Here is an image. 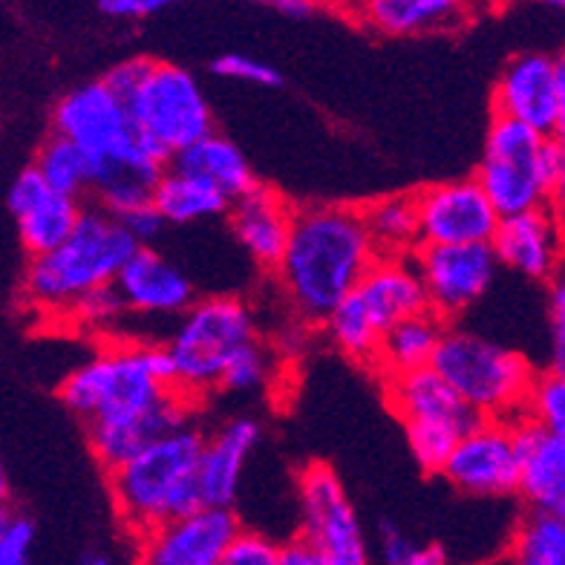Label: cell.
Here are the masks:
<instances>
[{
    "mask_svg": "<svg viewBox=\"0 0 565 565\" xmlns=\"http://www.w3.org/2000/svg\"><path fill=\"white\" fill-rule=\"evenodd\" d=\"M375 257L379 252L358 205H306L295 209L289 239L271 275L295 318L306 327H320Z\"/></svg>",
    "mask_w": 565,
    "mask_h": 565,
    "instance_id": "6da1fadb",
    "label": "cell"
},
{
    "mask_svg": "<svg viewBox=\"0 0 565 565\" xmlns=\"http://www.w3.org/2000/svg\"><path fill=\"white\" fill-rule=\"evenodd\" d=\"M61 402L84 424H121L162 413H191L173 384L164 343L113 341L61 384Z\"/></svg>",
    "mask_w": 565,
    "mask_h": 565,
    "instance_id": "7a4b0ae2",
    "label": "cell"
},
{
    "mask_svg": "<svg viewBox=\"0 0 565 565\" xmlns=\"http://www.w3.org/2000/svg\"><path fill=\"white\" fill-rule=\"evenodd\" d=\"M205 433L188 422L107 470L110 497L125 529L139 540L162 522L202 505L200 456Z\"/></svg>",
    "mask_w": 565,
    "mask_h": 565,
    "instance_id": "3957f363",
    "label": "cell"
},
{
    "mask_svg": "<svg viewBox=\"0 0 565 565\" xmlns=\"http://www.w3.org/2000/svg\"><path fill=\"white\" fill-rule=\"evenodd\" d=\"M134 252V237L119 223V216L102 205L84 209L64 243L44 254H32L23 277L26 300L44 312H70L84 291L116 280Z\"/></svg>",
    "mask_w": 565,
    "mask_h": 565,
    "instance_id": "277c9868",
    "label": "cell"
},
{
    "mask_svg": "<svg viewBox=\"0 0 565 565\" xmlns=\"http://www.w3.org/2000/svg\"><path fill=\"white\" fill-rule=\"evenodd\" d=\"M433 370L441 372L447 384L482 418L516 422L529 416L525 407L536 370L529 358L502 343L447 327L433 355Z\"/></svg>",
    "mask_w": 565,
    "mask_h": 565,
    "instance_id": "5b68a950",
    "label": "cell"
},
{
    "mask_svg": "<svg viewBox=\"0 0 565 565\" xmlns=\"http://www.w3.org/2000/svg\"><path fill=\"white\" fill-rule=\"evenodd\" d=\"M254 338H260V329L254 309L243 298L216 295L194 300L164 343L179 393L196 402L211 390H220L225 364Z\"/></svg>",
    "mask_w": 565,
    "mask_h": 565,
    "instance_id": "8992f818",
    "label": "cell"
},
{
    "mask_svg": "<svg viewBox=\"0 0 565 565\" xmlns=\"http://www.w3.org/2000/svg\"><path fill=\"white\" fill-rule=\"evenodd\" d=\"M55 134L73 139L87 153L93 173L105 164L136 162L148 168H168L171 159L136 130L125 98L102 82L75 87L61 98L53 113Z\"/></svg>",
    "mask_w": 565,
    "mask_h": 565,
    "instance_id": "52a82bcc",
    "label": "cell"
},
{
    "mask_svg": "<svg viewBox=\"0 0 565 565\" xmlns=\"http://www.w3.org/2000/svg\"><path fill=\"white\" fill-rule=\"evenodd\" d=\"M125 105L136 130L168 159L214 130V113L196 75L171 61H150V70Z\"/></svg>",
    "mask_w": 565,
    "mask_h": 565,
    "instance_id": "ba28073f",
    "label": "cell"
},
{
    "mask_svg": "<svg viewBox=\"0 0 565 565\" xmlns=\"http://www.w3.org/2000/svg\"><path fill=\"white\" fill-rule=\"evenodd\" d=\"M540 145L543 134L493 113L477 182L499 216L554 205L540 179Z\"/></svg>",
    "mask_w": 565,
    "mask_h": 565,
    "instance_id": "9c48e42d",
    "label": "cell"
},
{
    "mask_svg": "<svg viewBox=\"0 0 565 565\" xmlns=\"http://www.w3.org/2000/svg\"><path fill=\"white\" fill-rule=\"evenodd\" d=\"M300 536L327 557L329 565H364L370 559L358 513L329 465L315 461L298 479Z\"/></svg>",
    "mask_w": 565,
    "mask_h": 565,
    "instance_id": "30bf717a",
    "label": "cell"
},
{
    "mask_svg": "<svg viewBox=\"0 0 565 565\" xmlns=\"http://www.w3.org/2000/svg\"><path fill=\"white\" fill-rule=\"evenodd\" d=\"M409 257L422 277L427 309L445 323L468 312L491 289L499 268L491 243H418Z\"/></svg>",
    "mask_w": 565,
    "mask_h": 565,
    "instance_id": "8fae6325",
    "label": "cell"
},
{
    "mask_svg": "<svg viewBox=\"0 0 565 565\" xmlns=\"http://www.w3.org/2000/svg\"><path fill=\"white\" fill-rule=\"evenodd\" d=\"M493 113L543 136L565 130V64L548 53L513 55L493 87Z\"/></svg>",
    "mask_w": 565,
    "mask_h": 565,
    "instance_id": "7c38bea8",
    "label": "cell"
},
{
    "mask_svg": "<svg viewBox=\"0 0 565 565\" xmlns=\"http://www.w3.org/2000/svg\"><path fill=\"white\" fill-rule=\"evenodd\" d=\"M445 479L470 497H513L520 484V456L513 445V422L479 418L447 456Z\"/></svg>",
    "mask_w": 565,
    "mask_h": 565,
    "instance_id": "4fadbf2b",
    "label": "cell"
},
{
    "mask_svg": "<svg viewBox=\"0 0 565 565\" xmlns=\"http://www.w3.org/2000/svg\"><path fill=\"white\" fill-rule=\"evenodd\" d=\"M418 243H491L497 209L477 179L436 182L413 194Z\"/></svg>",
    "mask_w": 565,
    "mask_h": 565,
    "instance_id": "5bb4252c",
    "label": "cell"
},
{
    "mask_svg": "<svg viewBox=\"0 0 565 565\" xmlns=\"http://www.w3.org/2000/svg\"><path fill=\"white\" fill-rule=\"evenodd\" d=\"M237 531L231 508L200 505L139 536V557L148 565H220Z\"/></svg>",
    "mask_w": 565,
    "mask_h": 565,
    "instance_id": "9a60e30c",
    "label": "cell"
},
{
    "mask_svg": "<svg viewBox=\"0 0 565 565\" xmlns=\"http://www.w3.org/2000/svg\"><path fill=\"white\" fill-rule=\"evenodd\" d=\"M491 252L499 266L536 282H551L563 263V223L557 205L499 216L491 234Z\"/></svg>",
    "mask_w": 565,
    "mask_h": 565,
    "instance_id": "2e32d148",
    "label": "cell"
},
{
    "mask_svg": "<svg viewBox=\"0 0 565 565\" xmlns=\"http://www.w3.org/2000/svg\"><path fill=\"white\" fill-rule=\"evenodd\" d=\"M9 211L15 214L21 243L32 257V254H44L64 243V237L78 223L84 205L78 196L53 191L32 164L18 173L9 188Z\"/></svg>",
    "mask_w": 565,
    "mask_h": 565,
    "instance_id": "e0dca14e",
    "label": "cell"
},
{
    "mask_svg": "<svg viewBox=\"0 0 565 565\" xmlns=\"http://www.w3.org/2000/svg\"><path fill=\"white\" fill-rule=\"evenodd\" d=\"M121 303L141 315H182L194 303V282L153 246H136L113 280Z\"/></svg>",
    "mask_w": 565,
    "mask_h": 565,
    "instance_id": "ac0fdd59",
    "label": "cell"
},
{
    "mask_svg": "<svg viewBox=\"0 0 565 565\" xmlns=\"http://www.w3.org/2000/svg\"><path fill=\"white\" fill-rule=\"evenodd\" d=\"M513 445L520 456L516 493L525 505L565 513V433L520 416L513 422Z\"/></svg>",
    "mask_w": 565,
    "mask_h": 565,
    "instance_id": "d6986e66",
    "label": "cell"
},
{
    "mask_svg": "<svg viewBox=\"0 0 565 565\" xmlns=\"http://www.w3.org/2000/svg\"><path fill=\"white\" fill-rule=\"evenodd\" d=\"M381 379H384V395H387L390 409L402 422H441L465 433L482 418L447 384L441 372L433 370V364L395 372V375H381Z\"/></svg>",
    "mask_w": 565,
    "mask_h": 565,
    "instance_id": "ffe728a7",
    "label": "cell"
},
{
    "mask_svg": "<svg viewBox=\"0 0 565 565\" xmlns=\"http://www.w3.org/2000/svg\"><path fill=\"white\" fill-rule=\"evenodd\" d=\"M228 220L234 237L246 254L252 257L263 271H275L277 263L282 257L286 239L291 231V216H295V205L289 200H282L277 191L263 188L260 182L248 188L246 194H239L237 200H231Z\"/></svg>",
    "mask_w": 565,
    "mask_h": 565,
    "instance_id": "44dd1931",
    "label": "cell"
},
{
    "mask_svg": "<svg viewBox=\"0 0 565 565\" xmlns=\"http://www.w3.org/2000/svg\"><path fill=\"white\" fill-rule=\"evenodd\" d=\"M352 291L372 318V323L381 329V335L395 320L427 312V295H424L413 257H381L379 254Z\"/></svg>",
    "mask_w": 565,
    "mask_h": 565,
    "instance_id": "7402d4cb",
    "label": "cell"
},
{
    "mask_svg": "<svg viewBox=\"0 0 565 565\" xmlns=\"http://www.w3.org/2000/svg\"><path fill=\"white\" fill-rule=\"evenodd\" d=\"M260 439V427L252 418H237L205 436L200 456V493L202 505L231 508L237 499L239 479L246 470L254 445Z\"/></svg>",
    "mask_w": 565,
    "mask_h": 565,
    "instance_id": "603a6c76",
    "label": "cell"
},
{
    "mask_svg": "<svg viewBox=\"0 0 565 565\" xmlns=\"http://www.w3.org/2000/svg\"><path fill=\"white\" fill-rule=\"evenodd\" d=\"M470 18V0H364L358 21L387 38L450 32Z\"/></svg>",
    "mask_w": 565,
    "mask_h": 565,
    "instance_id": "cb8c5ba5",
    "label": "cell"
},
{
    "mask_svg": "<svg viewBox=\"0 0 565 565\" xmlns=\"http://www.w3.org/2000/svg\"><path fill=\"white\" fill-rule=\"evenodd\" d=\"M168 164L177 171L191 173V177L205 179V182L220 188L228 200H237L239 194H246L248 188L257 185V177H254L246 153L228 136L216 134V130L200 136L188 148L173 153Z\"/></svg>",
    "mask_w": 565,
    "mask_h": 565,
    "instance_id": "d4e9b609",
    "label": "cell"
},
{
    "mask_svg": "<svg viewBox=\"0 0 565 565\" xmlns=\"http://www.w3.org/2000/svg\"><path fill=\"white\" fill-rule=\"evenodd\" d=\"M445 329V320L439 315H433L430 309L409 315L404 320H395L393 327L384 329V335H381L372 370L379 372V375H395V372L430 366Z\"/></svg>",
    "mask_w": 565,
    "mask_h": 565,
    "instance_id": "484cf974",
    "label": "cell"
},
{
    "mask_svg": "<svg viewBox=\"0 0 565 565\" xmlns=\"http://www.w3.org/2000/svg\"><path fill=\"white\" fill-rule=\"evenodd\" d=\"M150 202L157 205L168 225H191L211 216H223L231 205L220 188L200 177L177 171L171 164L159 173Z\"/></svg>",
    "mask_w": 565,
    "mask_h": 565,
    "instance_id": "4316f807",
    "label": "cell"
},
{
    "mask_svg": "<svg viewBox=\"0 0 565 565\" xmlns=\"http://www.w3.org/2000/svg\"><path fill=\"white\" fill-rule=\"evenodd\" d=\"M366 234L381 257H409L418 246V216L413 194H393L361 205Z\"/></svg>",
    "mask_w": 565,
    "mask_h": 565,
    "instance_id": "83f0119b",
    "label": "cell"
},
{
    "mask_svg": "<svg viewBox=\"0 0 565 565\" xmlns=\"http://www.w3.org/2000/svg\"><path fill=\"white\" fill-rule=\"evenodd\" d=\"M511 557L520 565H565V513L531 508L513 531Z\"/></svg>",
    "mask_w": 565,
    "mask_h": 565,
    "instance_id": "f1b7e54d",
    "label": "cell"
},
{
    "mask_svg": "<svg viewBox=\"0 0 565 565\" xmlns=\"http://www.w3.org/2000/svg\"><path fill=\"white\" fill-rule=\"evenodd\" d=\"M38 173L44 177V182L58 194L78 196L82 200L93 188V164H89L87 153H84L73 139L67 136L53 134L41 145L35 159Z\"/></svg>",
    "mask_w": 565,
    "mask_h": 565,
    "instance_id": "f546056e",
    "label": "cell"
},
{
    "mask_svg": "<svg viewBox=\"0 0 565 565\" xmlns=\"http://www.w3.org/2000/svg\"><path fill=\"white\" fill-rule=\"evenodd\" d=\"M320 327L327 329L332 343H335L343 355L352 358L355 364H364L372 370V361H375V352H379L381 329L372 323V318L366 315L361 300L355 298V291H350V295L327 315V320H323Z\"/></svg>",
    "mask_w": 565,
    "mask_h": 565,
    "instance_id": "4dcf8cb0",
    "label": "cell"
},
{
    "mask_svg": "<svg viewBox=\"0 0 565 565\" xmlns=\"http://www.w3.org/2000/svg\"><path fill=\"white\" fill-rule=\"evenodd\" d=\"M271 379H275V350L266 347L260 338H254L225 364L220 375V390L248 393V390L266 387Z\"/></svg>",
    "mask_w": 565,
    "mask_h": 565,
    "instance_id": "1f68e13d",
    "label": "cell"
},
{
    "mask_svg": "<svg viewBox=\"0 0 565 565\" xmlns=\"http://www.w3.org/2000/svg\"><path fill=\"white\" fill-rule=\"evenodd\" d=\"M407 445L424 473H441L447 456L454 454L461 433L441 422H404Z\"/></svg>",
    "mask_w": 565,
    "mask_h": 565,
    "instance_id": "d6a6232c",
    "label": "cell"
},
{
    "mask_svg": "<svg viewBox=\"0 0 565 565\" xmlns=\"http://www.w3.org/2000/svg\"><path fill=\"white\" fill-rule=\"evenodd\" d=\"M531 418L545 424L548 430L565 433V379L559 370H548L545 375H534L529 393V407H525Z\"/></svg>",
    "mask_w": 565,
    "mask_h": 565,
    "instance_id": "836d02e7",
    "label": "cell"
},
{
    "mask_svg": "<svg viewBox=\"0 0 565 565\" xmlns=\"http://www.w3.org/2000/svg\"><path fill=\"white\" fill-rule=\"evenodd\" d=\"M381 557L387 565H445L447 554L441 545H416L407 534L393 525L381 529Z\"/></svg>",
    "mask_w": 565,
    "mask_h": 565,
    "instance_id": "e575fe53",
    "label": "cell"
},
{
    "mask_svg": "<svg viewBox=\"0 0 565 565\" xmlns=\"http://www.w3.org/2000/svg\"><path fill=\"white\" fill-rule=\"evenodd\" d=\"M220 78H231V82L254 84V87H280L282 75L277 73L271 64H263L257 58H248V55L239 53H225L211 64Z\"/></svg>",
    "mask_w": 565,
    "mask_h": 565,
    "instance_id": "d590c367",
    "label": "cell"
},
{
    "mask_svg": "<svg viewBox=\"0 0 565 565\" xmlns=\"http://www.w3.org/2000/svg\"><path fill=\"white\" fill-rule=\"evenodd\" d=\"M121 312H125V303H121L119 291H116L113 282L98 286V289L84 291L82 298L73 303V309H70L73 318H78L82 323H87V327H98V329L113 323Z\"/></svg>",
    "mask_w": 565,
    "mask_h": 565,
    "instance_id": "8d00e7d4",
    "label": "cell"
},
{
    "mask_svg": "<svg viewBox=\"0 0 565 565\" xmlns=\"http://www.w3.org/2000/svg\"><path fill=\"white\" fill-rule=\"evenodd\" d=\"M280 557V545L271 543L268 536L257 534V531H243L231 536V543L225 545L223 563L220 565H277Z\"/></svg>",
    "mask_w": 565,
    "mask_h": 565,
    "instance_id": "74e56055",
    "label": "cell"
},
{
    "mask_svg": "<svg viewBox=\"0 0 565 565\" xmlns=\"http://www.w3.org/2000/svg\"><path fill=\"white\" fill-rule=\"evenodd\" d=\"M35 545V522L30 516L9 513L0 529V565H26Z\"/></svg>",
    "mask_w": 565,
    "mask_h": 565,
    "instance_id": "f35d334b",
    "label": "cell"
},
{
    "mask_svg": "<svg viewBox=\"0 0 565 565\" xmlns=\"http://www.w3.org/2000/svg\"><path fill=\"white\" fill-rule=\"evenodd\" d=\"M540 179H543V188L545 194H548V200L557 205L565 185L563 136H543V145H540Z\"/></svg>",
    "mask_w": 565,
    "mask_h": 565,
    "instance_id": "ab89813d",
    "label": "cell"
},
{
    "mask_svg": "<svg viewBox=\"0 0 565 565\" xmlns=\"http://www.w3.org/2000/svg\"><path fill=\"white\" fill-rule=\"evenodd\" d=\"M119 223L125 225V231L134 237L136 246H153V239L164 231V216L159 214L153 202H145V205H136V209L119 214Z\"/></svg>",
    "mask_w": 565,
    "mask_h": 565,
    "instance_id": "60d3db41",
    "label": "cell"
},
{
    "mask_svg": "<svg viewBox=\"0 0 565 565\" xmlns=\"http://www.w3.org/2000/svg\"><path fill=\"white\" fill-rule=\"evenodd\" d=\"M150 61L153 58H148V55H136V58L121 61V64H116V67L105 75V84L116 93V96L127 98L136 87H139V82L150 70Z\"/></svg>",
    "mask_w": 565,
    "mask_h": 565,
    "instance_id": "b9f144b4",
    "label": "cell"
},
{
    "mask_svg": "<svg viewBox=\"0 0 565 565\" xmlns=\"http://www.w3.org/2000/svg\"><path fill=\"white\" fill-rule=\"evenodd\" d=\"M182 3V0H98V9L119 21H141L162 12V9Z\"/></svg>",
    "mask_w": 565,
    "mask_h": 565,
    "instance_id": "7bdbcfd3",
    "label": "cell"
},
{
    "mask_svg": "<svg viewBox=\"0 0 565 565\" xmlns=\"http://www.w3.org/2000/svg\"><path fill=\"white\" fill-rule=\"evenodd\" d=\"M548 312H551V338H554V366L551 370L563 372L565 364V286L563 280H551V300H548Z\"/></svg>",
    "mask_w": 565,
    "mask_h": 565,
    "instance_id": "ee69618b",
    "label": "cell"
},
{
    "mask_svg": "<svg viewBox=\"0 0 565 565\" xmlns=\"http://www.w3.org/2000/svg\"><path fill=\"white\" fill-rule=\"evenodd\" d=\"M277 565H329L327 557L315 548L309 540L298 536L291 543L280 545V557H277Z\"/></svg>",
    "mask_w": 565,
    "mask_h": 565,
    "instance_id": "f6af8a7d",
    "label": "cell"
},
{
    "mask_svg": "<svg viewBox=\"0 0 565 565\" xmlns=\"http://www.w3.org/2000/svg\"><path fill=\"white\" fill-rule=\"evenodd\" d=\"M252 3L280 9V12H286V15H306V12H312L315 9L312 0H252Z\"/></svg>",
    "mask_w": 565,
    "mask_h": 565,
    "instance_id": "bcb514c9",
    "label": "cell"
},
{
    "mask_svg": "<svg viewBox=\"0 0 565 565\" xmlns=\"http://www.w3.org/2000/svg\"><path fill=\"white\" fill-rule=\"evenodd\" d=\"M312 3L320 9L335 12V15L358 18V12H361V3H364V0H312Z\"/></svg>",
    "mask_w": 565,
    "mask_h": 565,
    "instance_id": "7dc6e473",
    "label": "cell"
},
{
    "mask_svg": "<svg viewBox=\"0 0 565 565\" xmlns=\"http://www.w3.org/2000/svg\"><path fill=\"white\" fill-rule=\"evenodd\" d=\"M9 477L7 468H3V461H0V505H9Z\"/></svg>",
    "mask_w": 565,
    "mask_h": 565,
    "instance_id": "c3c4849f",
    "label": "cell"
},
{
    "mask_svg": "<svg viewBox=\"0 0 565 565\" xmlns=\"http://www.w3.org/2000/svg\"><path fill=\"white\" fill-rule=\"evenodd\" d=\"M7 516H9V508L0 505V529H3V522H7Z\"/></svg>",
    "mask_w": 565,
    "mask_h": 565,
    "instance_id": "681fc988",
    "label": "cell"
},
{
    "mask_svg": "<svg viewBox=\"0 0 565 565\" xmlns=\"http://www.w3.org/2000/svg\"><path fill=\"white\" fill-rule=\"evenodd\" d=\"M536 3H548V7H563L565 0H536Z\"/></svg>",
    "mask_w": 565,
    "mask_h": 565,
    "instance_id": "f907efd6",
    "label": "cell"
}]
</instances>
